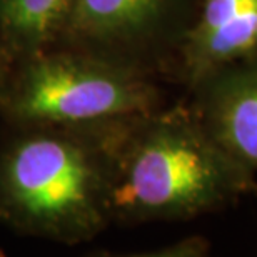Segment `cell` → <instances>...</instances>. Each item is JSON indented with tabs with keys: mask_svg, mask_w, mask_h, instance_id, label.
Instances as JSON below:
<instances>
[{
	"mask_svg": "<svg viewBox=\"0 0 257 257\" xmlns=\"http://www.w3.org/2000/svg\"><path fill=\"white\" fill-rule=\"evenodd\" d=\"M104 147L109 214L128 222L184 220L254 192V171L232 157L192 109L112 124Z\"/></svg>",
	"mask_w": 257,
	"mask_h": 257,
	"instance_id": "cell-1",
	"label": "cell"
},
{
	"mask_svg": "<svg viewBox=\"0 0 257 257\" xmlns=\"http://www.w3.org/2000/svg\"><path fill=\"white\" fill-rule=\"evenodd\" d=\"M100 146L59 131L22 136L0 154V219L65 244L89 240L109 220V166Z\"/></svg>",
	"mask_w": 257,
	"mask_h": 257,
	"instance_id": "cell-2",
	"label": "cell"
},
{
	"mask_svg": "<svg viewBox=\"0 0 257 257\" xmlns=\"http://www.w3.org/2000/svg\"><path fill=\"white\" fill-rule=\"evenodd\" d=\"M5 107L32 127H105L157 110L159 94L127 60L44 50L25 59Z\"/></svg>",
	"mask_w": 257,
	"mask_h": 257,
	"instance_id": "cell-3",
	"label": "cell"
},
{
	"mask_svg": "<svg viewBox=\"0 0 257 257\" xmlns=\"http://www.w3.org/2000/svg\"><path fill=\"white\" fill-rule=\"evenodd\" d=\"M189 0H74L64 35L109 57L131 62L182 17Z\"/></svg>",
	"mask_w": 257,
	"mask_h": 257,
	"instance_id": "cell-4",
	"label": "cell"
},
{
	"mask_svg": "<svg viewBox=\"0 0 257 257\" xmlns=\"http://www.w3.org/2000/svg\"><path fill=\"white\" fill-rule=\"evenodd\" d=\"M181 50L194 85L225 65L257 60V0H197Z\"/></svg>",
	"mask_w": 257,
	"mask_h": 257,
	"instance_id": "cell-5",
	"label": "cell"
},
{
	"mask_svg": "<svg viewBox=\"0 0 257 257\" xmlns=\"http://www.w3.org/2000/svg\"><path fill=\"white\" fill-rule=\"evenodd\" d=\"M195 114L240 164L257 171V60L225 65L197 84Z\"/></svg>",
	"mask_w": 257,
	"mask_h": 257,
	"instance_id": "cell-6",
	"label": "cell"
},
{
	"mask_svg": "<svg viewBox=\"0 0 257 257\" xmlns=\"http://www.w3.org/2000/svg\"><path fill=\"white\" fill-rule=\"evenodd\" d=\"M74 0H0V32L14 54L29 59L64 35Z\"/></svg>",
	"mask_w": 257,
	"mask_h": 257,
	"instance_id": "cell-7",
	"label": "cell"
}]
</instances>
